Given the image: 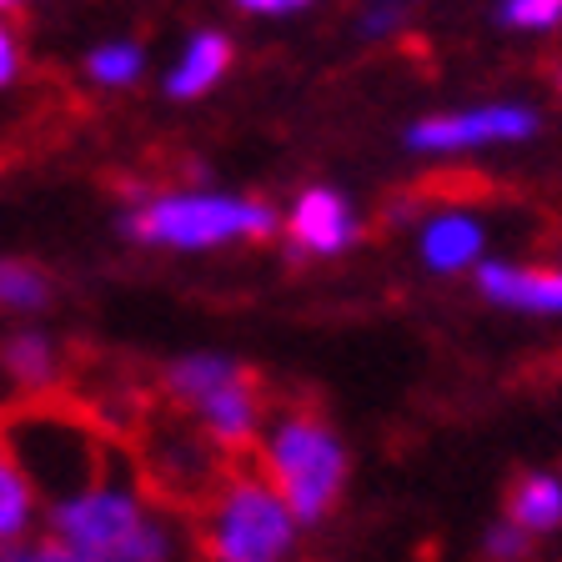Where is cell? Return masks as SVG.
I'll use <instances>...</instances> for the list:
<instances>
[{
	"instance_id": "obj_1",
	"label": "cell",
	"mask_w": 562,
	"mask_h": 562,
	"mask_svg": "<svg viewBox=\"0 0 562 562\" xmlns=\"http://www.w3.org/2000/svg\"><path fill=\"white\" fill-rule=\"evenodd\" d=\"M50 542L86 562H181L187 538L136 477L105 462L91 482L46 503Z\"/></svg>"
},
{
	"instance_id": "obj_2",
	"label": "cell",
	"mask_w": 562,
	"mask_h": 562,
	"mask_svg": "<svg viewBox=\"0 0 562 562\" xmlns=\"http://www.w3.org/2000/svg\"><path fill=\"white\" fill-rule=\"evenodd\" d=\"M121 232L136 246L196 257V251H222V246H236V241H267V236L281 232V216L257 196L181 187V191H156V196L136 201L121 216Z\"/></svg>"
},
{
	"instance_id": "obj_3",
	"label": "cell",
	"mask_w": 562,
	"mask_h": 562,
	"mask_svg": "<svg viewBox=\"0 0 562 562\" xmlns=\"http://www.w3.org/2000/svg\"><path fill=\"white\" fill-rule=\"evenodd\" d=\"M257 462H261L257 472L281 492V503L292 507L302 527L327 522L331 507L347 492V472H351L341 432L322 412L306 407H286L277 417H267V427L257 437Z\"/></svg>"
},
{
	"instance_id": "obj_4",
	"label": "cell",
	"mask_w": 562,
	"mask_h": 562,
	"mask_svg": "<svg viewBox=\"0 0 562 562\" xmlns=\"http://www.w3.org/2000/svg\"><path fill=\"white\" fill-rule=\"evenodd\" d=\"M166 402H171L196 437L216 452H246L257 447L267 427V402H261L257 376L246 372L232 351H181L161 376Z\"/></svg>"
},
{
	"instance_id": "obj_5",
	"label": "cell",
	"mask_w": 562,
	"mask_h": 562,
	"mask_svg": "<svg viewBox=\"0 0 562 562\" xmlns=\"http://www.w3.org/2000/svg\"><path fill=\"white\" fill-rule=\"evenodd\" d=\"M302 522L261 472H226L201 507L206 562H292Z\"/></svg>"
},
{
	"instance_id": "obj_6",
	"label": "cell",
	"mask_w": 562,
	"mask_h": 562,
	"mask_svg": "<svg viewBox=\"0 0 562 562\" xmlns=\"http://www.w3.org/2000/svg\"><path fill=\"white\" fill-rule=\"evenodd\" d=\"M538 136V111L513 101L462 105V111H437L407 126V151L417 156H457L482 151V146H513V140Z\"/></svg>"
},
{
	"instance_id": "obj_7",
	"label": "cell",
	"mask_w": 562,
	"mask_h": 562,
	"mask_svg": "<svg viewBox=\"0 0 562 562\" xmlns=\"http://www.w3.org/2000/svg\"><path fill=\"white\" fill-rule=\"evenodd\" d=\"M362 236V222L337 187H306L286 211V241L302 257H341Z\"/></svg>"
},
{
	"instance_id": "obj_8",
	"label": "cell",
	"mask_w": 562,
	"mask_h": 562,
	"mask_svg": "<svg viewBox=\"0 0 562 562\" xmlns=\"http://www.w3.org/2000/svg\"><path fill=\"white\" fill-rule=\"evenodd\" d=\"M477 292L492 306L527 316H562V261L558 267H517V261H482Z\"/></svg>"
},
{
	"instance_id": "obj_9",
	"label": "cell",
	"mask_w": 562,
	"mask_h": 562,
	"mask_svg": "<svg viewBox=\"0 0 562 562\" xmlns=\"http://www.w3.org/2000/svg\"><path fill=\"white\" fill-rule=\"evenodd\" d=\"M482 246H487V232H482V222L468 216V211H432V216L417 226V257H422V267L437 271V277L477 271Z\"/></svg>"
},
{
	"instance_id": "obj_10",
	"label": "cell",
	"mask_w": 562,
	"mask_h": 562,
	"mask_svg": "<svg viewBox=\"0 0 562 562\" xmlns=\"http://www.w3.org/2000/svg\"><path fill=\"white\" fill-rule=\"evenodd\" d=\"M232 60H236V50L226 31H191L181 56L166 70V95L171 101H201V95H211L226 81Z\"/></svg>"
},
{
	"instance_id": "obj_11",
	"label": "cell",
	"mask_w": 562,
	"mask_h": 562,
	"mask_svg": "<svg viewBox=\"0 0 562 562\" xmlns=\"http://www.w3.org/2000/svg\"><path fill=\"white\" fill-rule=\"evenodd\" d=\"M0 372H5V382H11V386L31 392V397L50 392V386L60 382V347H56V337H50V331H41V327L5 331V341H0Z\"/></svg>"
},
{
	"instance_id": "obj_12",
	"label": "cell",
	"mask_w": 562,
	"mask_h": 562,
	"mask_svg": "<svg viewBox=\"0 0 562 562\" xmlns=\"http://www.w3.org/2000/svg\"><path fill=\"white\" fill-rule=\"evenodd\" d=\"M35 522H41V487L0 437V542H31Z\"/></svg>"
},
{
	"instance_id": "obj_13",
	"label": "cell",
	"mask_w": 562,
	"mask_h": 562,
	"mask_svg": "<svg viewBox=\"0 0 562 562\" xmlns=\"http://www.w3.org/2000/svg\"><path fill=\"white\" fill-rule=\"evenodd\" d=\"M507 517L522 527L527 538L558 532L562 527V477H552V472H527V477H517L513 497H507Z\"/></svg>"
},
{
	"instance_id": "obj_14",
	"label": "cell",
	"mask_w": 562,
	"mask_h": 562,
	"mask_svg": "<svg viewBox=\"0 0 562 562\" xmlns=\"http://www.w3.org/2000/svg\"><path fill=\"white\" fill-rule=\"evenodd\" d=\"M56 296L50 277L25 257H0V316H41Z\"/></svg>"
},
{
	"instance_id": "obj_15",
	"label": "cell",
	"mask_w": 562,
	"mask_h": 562,
	"mask_svg": "<svg viewBox=\"0 0 562 562\" xmlns=\"http://www.w3.org/2000/svg\"><path fill=\"white\" fill-rule=\"evenodd\" d=\"M86 76L101 91H126L146 76V50L136 41H101V46L86 50Z\"/></svg>"
},
{
	"instance_id": "obj_16",
	"label": "cell",
	"mask_w": 562,
	"mask_h": 562,
	"mask_svg": "<svg viewBox=\"0 0 562 562\" xmlns=\"http://www.w3.org/2000/svg\"><path fill=\"white\" fill-rule=\"evenodd\" d=\"M497 15L513 31H552V25H562V0H503Z\"/></svg>"
},
{
	"instance_id": "obj_17",
	"label": "cell",
	"mask_w": 562,
	"mask_h": 562,
	"mask_svg": "<svg viewBox=\"0 0 562 562\" xmlns=\"http://www.w3.org/2000/svg\"><path fill=\"white\" fill-rule=\"evenodd\" d=\"M527 548H532V538H527L513 517H503V522H492L487 532H482V558L487 562H522Z\"/></svg>"
},
{
	"instance_id": "obj_18",
	"label": "cell",
	"mask_w": 562,
	"mask_h": 562,
	"mask_svg": "<svg viewBox=\"0 0 562 562\" xmlns=\"http://www.w3.org/2000/svg\"><path fill=\"white\" fill-rule=\"evenodd\" d=\"M15 76H21V35H15V25L0 15V91L15 86Z\"/></svg>"
},
{
	"instance_id": "obj_19",
	"label": "cell",
	"mask_w": 562,
	"mask_h": 562,
	"mask_svg": "<svg viewBox=\"0 0 562 562\" xmlns=\"http://www.w3.org/2000/svg\"><path fill=\"white\" fill-rule=\"evenodd\" d=\"M236 11L257 15V21H281V15H302L312 0H232Z\"/></svg>"
},
{
	"instance_id": "obj_20",
	"label": "cell",
	"mask_w": 562,
	"mask_h": 562,
	"mask_svg": "<svg viewBox=\"0 0 562 562\" xmlns=\"http://www.w3.org/2000/svg\"><path fill=\"white\" fill-rule=\"evenodd\" d=\"M397 25H402V11H397V5H386V0H376L372 11L362 15V25H357V31H362L367 41H382V35H392Z\"/></svg>"
},
{
	"instance_id": "obj_21",
	"label": "cell",
	"mask_w": 562,
	"mask_h": 562,
	"mask_svg": "<svg viewBox=\"0 0 562 562\" xmlns=\"http://www.w3.org/2000/svg\"><path fill=\"white\" fill-rule=\"evenodd\" d=\"M35 562H86V558H76V552H66L60 542H35Z\"/></svg>"
},
{
	"instance_id": "obj_22",
	"label": "cell",
	"mask_w": 562,
	"mask_h": 562,
	"mask_svg": "<svg viewBox=\"0 0 562 562\" xmlns=\"http://www.w3.org/2000/svg\"><path fill=\"white\" fill-rule=\"evenodd\" d=\"M0 562H35V542H0Z\"/></svg>"
},
{
	"instance_id": "obj_23",
	"label": "cell",
	"mask_w": 562,
	"mask_h": 562,
	"mask_svg": "<svg viewBox=\"0 0 562 562\" xmlns=\"http://www.w3.org/2000/svg\"><path fill=\"white\" fill-rule=\"evenodd\" d=\"M21 5H31V0H0V15H11V11H21Z\"/></svg>"
},
{
	"instance_id": "obj_24",
	"label": "cell",
	"mask_w": 562,
	"mask_h": 562,
	"mask_svg": "<svg viewBox=\"0 0 562 562\" xmlns=\"http://www.w3.org/2000/svg\"><path fill=\"white\" fill-rule=\"evenodd\" d=\"M386 5H397V0H386Z\"/></svg>"
}]
</instances>
